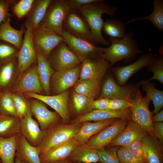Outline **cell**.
<instances>
[{
    "label": "cell",
    "instance_id": "obj_58",
    "mask_svg": "<svg viewBox=\"0 0 163 163\" xmlns=\"http://www.w3.org/2000/svg\"></svg>",
    "mask_w": 163,
    "mask_h": 163
},
{
    "label": "cell",
    "instance_id": "obj_3",
    "mask_svg": "<svg viewBox=\"0 0 163 163\" xmlns=\"http://www.w3.org/2000/svg\"><path fill=\"white\" fill-rule=\"evenodd\" d=\"M131 113V119L144 129L148 134L155 136L152 113L149 106L151 100L145 95L143 97L138 88L128 101Z\"/></svg>",
    "mask_w": 163,
    "mask_h": 163
},
{
    "label": "cell",
    "instance_id": "obj_30",
    "mask_svg": "<svg viewBox=\"0 0 163 163\" xmlns=\"http://www.w3.org/2000/svg\"><path fill=\"white\" fill-rule=\"evenodd\" d=\"M18 135L0 137V159L2 163H15Z\"/></svg>",
    "mask_w": 163,
    "mask_h": 163
},
{
    "label": "cell",
    "instance_id": "obj_56",
    "mask_svg": "<svg viewBox=\"0 0 163 163\" xmlns=\"http://www.w3.org/2000/svg\"><path fill=\"white\" fill-rule=\"evenodd\" d=\"M0 163H1L0 159Z\"/></svg>",
    "mask_w": 163,
    "mask_h": 163
},
{
    "label": "cell",
    "instance_id": "obj_41",
    "mask_svg": "<svg viewBox=\"0 0 163 163\" xmlns=\"http://www.w3.org/2000/svg\"><path fill=\"white\" fill-rule=\"evenodd\" d=\"M111 146L106 149L104 148L97 150L101 163H120L117 155V146Z\"/></svg>",
    "mask_w": 163,
    "mask_h": 163
},
{
    "label": "cell",
    "instance_id": "obj_55",
    "mask_svg": "<svg viewBox=\"0 0 163 163\" xmlns=\"http://www.w3.org/2000/svg\"><path fill=\"white\" fill-rule=\"evenodd\" d=\"M2 115H3L1 113V112H0V117H1Z\"/></svg>",
    "mask_w": 163,
    "mask_h": 163
},
{
    "label": "cell",
    "instance_id": "obj_43",
    "mask_svg": "<svg viewBox=\"0 0 163 163\" xmlns=\"http://www.w3.org/2000/svg\"><path fill=\"white\" fill-rule=\"evenodd\" d=\"M142 139L135 140L124 146L126 147L136 158L145 163H147L146 153Z\"/></svg>",
    "mask_w": 163,
    "mask_h": 163
},
{
    "label": "cell",
    "instance_id": "obj_53",
    "mask_svg": "<svg viewBox=\"0 0 163 163\" xmlns=\"http://www.w3.org/2000/svg\"><path fill=\"white\" fill-rule=\"evenodd\" d=\"M46 163H71V161L68 158L60 161Z\"/></svg>",
    "mask_w": 163,
    "mask_h": 163
},
{
    "label": "cell",
    "instance_id": "obj_50",
    "mask_svg": "<svg viewBox=\"0 0 163 163\" xmlns=\"http://www.w3.org/2000/svg\"><path fill=\"white\" fill-rule=\"evenodd\" d=\"M155 136L162 144L163 142V123L153 122Z\"/></svg>",
    "mask_w": 163,
    "mask_h": 163
},
{
    "label": "cell",
    "instance_id": "obj_13",
    "mask_svg": "<svg viewBox=\"0 0 163 163\" xmlns=\"http://www.w3.org/2000/svg\"><path fill=\"white\" fill-rule=\"evenodd\" d=\"M129 120L117 119L112 124L103 129L89 140L85 145L98 150L109 145L123 130Z\"/></svg>",
    "mask_w": 163,
    "mask_h": 163
},
{
    "label": "cell",
    "instance_id": "obj_47",
    "mask_svg": "<svg viewBox=\"0 0 163 163\" xmlns=\"http://www.w3.org/2000/svg\"><path fill=\"white\" fill-rule=\"evenodd\" d=\"M13 1L0 0V26L5 22L11 14L9 13V8Z\"/></svg>",
    "mask_w": 163,
    "mask_h": 163
},
{
    "label": "cell",
    "instance_id": "obj_38",
    "mask_svg": "<svg viewBox=\"0 0 163 163\" xmlns=\"http://www.w3.org/2000/svg\"><path fill=\"white\" fill-rule=\"evenodd\" d=\"M0 112L3 115L18 117L11 93L9 91L0 92Z\"/></svg>",
    "mask_w": 163,
    "mask_h": 163
},
{
    "label": "cell",
    "instance_id": "obj_9",
    "mask_svg": "<svg viewBox=\"0 0 163 163\" xmlns=\"http://www.w3.org/2000/svg\"><path fill=\"white\" fill-rule=\"evenodd\" d=\"M62 28L64 31L73 36L93 43L88 23L78 10L70 9L64 20Z\"/></svg>",
    "mask_w": 163,
    "mask_h": 163
},
{
    "label": "cell",
    "instance_id": "obj_21",
    "mask_svg": "<svg viewBox=\"0 0 163 163\" xmlns=\"http://www.w3.org/2000/svg\"><path fill=\"white\" fill-rule=\"evenodd\" d=\"M113 118L131 119L130 110L129 109L119 111L93 110L80 116L77 119L76 123L91 121H100Z\"/></svg>",
    "mask_w": 163,
    "mask_h": 163
},
{
    "label": "cell",
    "instance_id": "obj_23",
    "mask_svg": "<svg viewBox=\"0 0 163 163\" xmlns=\"http://www.w3.org/2000/svg\"><path fill=\"white\" fill-rule=\"evenodd\" d=\"M37 55V71L43 92L46 95L50 94V78L55 71L51 66L48 58L35 47Z\"/></svg>",
    "mask_w": 163,
    "mask_h": 163
},
{
    "label": "cell",
    "instance_id": "obj_48",
    "mask_svg": "<svg viewBox=\"0 0 163 163\" xmlns=\"http://www.w3.org/2000/svg\"><path fill=\"white\" fill-rule=\"evenodd\" d=\"M98 0H66V1L70 9L78 10L83 6L97 2Z\"/></svg>",
    "mask_w": 163,
    "mask_h": 163
},
{
    "label": "cell",
    "instance_id": "obj_7",
    "mask_svg": "<svg viewBox=\"0 0 163 163\" xmlns=\"http://www.w3.org/2000/svg\"><path fill=\"white\" fill-rule=\"evenodd\" d=\"M69 49L82 63L88 58L102 57L103 53L101 47L87 40L75 37L64 31L62 34Z\"/></svg>",
    "mask_w": 163,
    "mask_h": 163
},
{
    "label": "cell",
    "instance_id": "obj_1",
    "mask_svg": "<svg viewBox=\"0 0 163 163\" xmlns=\"http://www.w3.org/2000/svg\"><path fill=\"white\" fill-rule=\"evenodd\" d=\"M104 0H99L92 4L86 5L78 10L83 15L87 21L93 39L96 45L101 44L109 46L110 42L105 39L102 33L104 21L102 16L107 14L110 16L116 15L117 8L104 3Z\"/></svg>",
    "mask_w": 163,
    "mask_h": 163
},
{
    "label": "cell",
    "instance_id": "obj_6",
    "mask_svg": "<svg viewBox=\"0 0 163 163\" xmlns=\"http://www.w3.org/2000/svg\"><path fill=\"white\" fill-rule=\"evenodd\" d=\"M103 79L98 99H123L128 101L132 94L139 88V86L137 84L135 85L131 84L124 86L119 85L114 78L110 69Z\"/></svg>",
    "mask_w": 163,
    "mask_h": 163
},
{
    "label": "cell",
    "instance_id": "obj_18",
    "mask_svg": "<svg viewBox=\"0 0 163 163\" xmlns=\"http://www.w3.org/2000/svg\"><path fill=\"white\" fill-rule=\"evenodd\" d=\"M32 116L29 114L21 120L20 134L30 145L37 147L43 140L46 131L41 129Z\"/></svg>",
    "mask_w": 163,
    "mask_h": 163
},
{
    "label": "cell",
    "instance_id": "obj_34",
    "mask_svg": "<svg viewBox=\"0 0 163 163\" xmlns=\"http://www.w3.org/2000/svg\"><path fill=\"white\" fill-rule=\"evenodd\" d=\"M125 28V24L121 21L110 18L106 19L104 21L102 30L105 35L111 37L121 38L126 34Z\"/></svg>",
    "mask_w": 163,
    "mask_h": 163
},
{
    "label": "cell",
    "instance_id": "obj_10",
    "mask_svg": "<svg viewBox=\"0 0 163 163\" xmlns=\"http://www.w3.org/2000/svg\"><path fill=\"white\" fill-rule=\"evenodd\" d=\"M22 45L18 54V69L20 73L24 72L37 61V55L34 43L33 30L27 21Z\"/></svg>",
    "mask_w": 163,
    "mask_h": 163
},
{
    "label": "cell",
    "instance_id": "obj_20",
    "mask_svg": "<svg viewBox=\"0 0 163 163\" xmlns=\"http://www.w3.org/2000/svg\"><path fill=\"white\" fill-rule=\"evenodd\" d=\"M148 134L131 119L123 130L109 145L112 146H126L137 139H142Z\"/></svg>",
    "mask_w": 163,
    "mask_h": 163
},
{
    "label": "cell",
    "instance_id": "obj_31",
    "mask_svg": "<svg viewBox=\"0 0 163 163\" xmlns=\"http://www.w3.org/2000/svg\"><path fill=\"white\" fill-rule=\"evenodd\" d=\"M71 160L81 163H96L100 161L97 150L85 145L78 146L71 155Z\"/></svg>",
    "mask_w": 163,
    "mask_h": 163
},
{
    "label": "cell",
    "instance_id": "obj_22",
    "mask_svg": "<svg viewBox=\"0 0 163 163\" xmlns=\"http://www.w3.org/2000/svg\"><path fill=\"white\" fill-rule=\"evenodd\" d=\"M118 119V118H117ZM113 118L94 122H86L80 128L74 138L80 144H85L91 136L113 123L117 119Z\"/></svg>",
    "mask_w": 163,
    "mask_h": 163
},
{
    "label": "cell",
    "instance_id": "obj_33",
    "mask_svg": "<svg viewBox=\"0 0 163 163\" xmlns=\"http://www.w3.org/2000/svg\"><path fill=\"white\" fill-rule=\"evenodd\" d=\"M154 10L149 15L140 18H133L126 24L139 20H146L151 22L153 25L160 31L163 30V1L154 0Z\"/></svg>",
    "mask_w": 163,
    "mask_h": 163
},
{
    "label": "cell",
    "instance_id": "obj_36",
    "mask_svg": "<svg viewBox=\"0 0 163 163\" xmlns=\"http://www.w3.org/2000/svg\"><path fill=\"white\" fill-rule=\"evenodd\" d=\"M70 98L73 108L76 112H85L86 113L93 110L92 104L94 100L72 90L71 91Z\"/></svg>",
    "mask_w": 163,
    "mask_h": 163
},
{
    "label": "cell",
    "instance_id": "obj_2",
    "mask_svg": "<svg viewBox=\"0 0 163 163\" xmlns=\"http://www.w3.org/2000/svg\"><path fill=\"white\" fill-rule=\"evenodd\" d=\"M108 40L110 45L107 47L101 48L103 53L102 56L109 62L110 68L120 61L129 63L134 60L137 54L142 52L132 32L126 34L122 38L110 37Z\"/></svg>",
    "mask_w": 163,
    "mask_h": 163
},
{
    "label": "cell",
    "instance_id": "obj_32",
    "mask_svg": "<svg viewBox=\"0 0 163 163\" xmlns=\"http://www.w3.org/2000/svg\"><path fill=\"white\" fill-rule=\"evenodd\" d=\"M20 124L18 117L2 115L0 117V137L8 138L20 134Z\"/></svg>",
    "mask_w": 163,
    "mask_h": 163
},
{
    "label": "cell",
    "instance_id": "obj_52",
    "mask_svg": "<svg viewBox=\"0 0 163 163\" xmlns=\"http://www.w3.org/2000/svg\"><path fill=\"white\" fill-rule=\"evenodd\" d=\"M15 163H23L22 158L16 152L15 158Z\"/></svg>",
    "mask_w": 163,
    "mask_h": 163
},
{
    "label": "cell",
    "instance_id": "obj_8",
    "mask_svg": "<svg viewBox=\"0 0 163 163\" xmlns=\"http://www.w3.org/2000/svg\"><path fill=\"white\" fill-rule=\"evenodd\" d=\"M160 57L156 54H144L129 65L112 67L110 69L115 76L117 83L121 86H124L134 74L142 68L152 64Z\"/></svg>",
    "mask_w": 163,
    "mask_h": 163
},
{
    "label": "cell",
    "instance_id": "obj_37",
    "mask_svg": "<svg viewBox=\"0 0 163 163\" xmlns=\"http://www.w3.org/2000/svg\"><path fill=\"white\" fill-rule=\"evenodd\" d=\"M14 63L11 59L0 65V91H7L12 77Z\"/></svg>",
    "mask_w": 163,
    "mask_h": 163
},
{
    "label": "cell",
    "instance_id": "obj_25",
    "mask_svg": "<svg viewBox=\"0 0 163 163\" xmlns=\"http://www.w3.org/2000/svg\"><path fill=\"white\" fill-rule=\"evenodd\" d=\"M10 17L8 18L0 26V40L8 43L20 49L22 45L23 35L25 29L17 30L10 24Z\"/></svg>",
    "mask_w": 163,
    "mask_h": 163
},
{
    "label": "cell",
    "instance_id": "obj_44",
    "mask_svg": "<svg viewBox=\"0 0 163 163\" xmlns=\"http://www.w3.org/2000/svg\"><path fill=\"white\" fill-rule=\"evenodd\" d=\"M35 0H21L13 7V11L19 18L27 15L30 11Z\"/></svg>",
    "mask_w": 163,
    "mask_h": 163
},
{
    "label": "cell",
    "instance_id": "obj_26",
    "mask_svg": "<svg viewBox=\"0 0 163 163\" xmlns=\"http://www.w3.org/2000/svg\"><path fill=\"white\" fill-rule=\"evenodd\" d=\"M142 141L146 153L147 163H161L162 144L157 138L147 134Z\"/></svg>",
    "mask_w": 163,
    "mask_h": 163
},
{
    "label": "cell",
    "instance_id": "obj_39",
    "mask_svg": "<svg viewBox=\"0 0 163 163\" xmlns=\"http://www.w3.org/2000/svg\"><path fill=\"white\" fill-rule=\"evenodd\" d=\"M18 117L21 120L27 115H33L30 109V104L24 96L20 93H11Z\"/></svg>",
    "mask_w": 163,
    "mask_h": 163
},
{
    "label": "cell",
    "instance_id": "obj_24",
    "mask_svg": "<svg viewBox=\"0 0 163 163\" xmlns=\"http://www.w3.org/2000/svg\"><path fill=\"white\" fill-rule=\"evenodd\" d=\"M79 144L74 137L47 153L40 156L42 163L62 160L68 158Z\"/></svg>",
    "mask_w": 163,
    "mask_h": 163
},
{
    "label": "cell",
    "instance_id": "obj_49",
    "mask_svg": "<svg viewBox=\"0 0 163 163\" xmlns=\"http://www.w3.org/2000/svg\"><path fill=\"white\" fill-rule=\"evenodd\" d=\"M110 99L103 98L94 100L92 104L93 109L99 110H107L108 104Z\"/></svg>",
    "mask_w": 163,
    "mask_h": 163
},
{
    "label": "cell",
    "instance_id": "obj_40",
    "mask_svg": "<svg viewBox=\"0 0 163 163\" xmlns=\"http://www.w3.org/2000/svg\"><path fill=\"white\" fill-rule=\"evenodd\" d=\"M148 71L152 72L153 75L152 77L147 80H143L138 83L140 86L144 82H150L151 80H156L161 84H163V57L160 56L153 64L147 67Z\"/></svg>",
    "mask_w": 163,
    "mask_h": 163
},
{
    "label": "cell",
    "instance_id": "obj_5",
    "mask_svg": "<svg viewBox=\"0 0 163 163\" xmlns=\"http://www.w3.org/2000/svg\"><path fill=\"white\" fill-rule=\"evenodd\" d=\"M70 9L66 0H52L40 24L62 36V24Z\"/></svg>",
    "mask_w": 163,
    "mask_h": 163
},
{
    "label": "cell",
    "instance_id": "obj_54",
    "mask_svg": "<svg viewBox=\"0 0 163 163\" xmlns=\"http://www.w3.org/2000/svg\"><path fill=\"white\" fill-rule=\"evenodd\" d=\"M23 160V163H27V162H26L25 161H24V160Z\"/></svg>",
    "mask_w": 163,
    "mask_h": 163
},
{
    "label": "cell",
    "instance_id": "obj_19",
    "mask_svg": "<svg viewBox=\"0 0 163 163\" xmlns=\"http://www.w3.org/2000/svg\"><path fill=\"white\" fill-rule=\"evenodd\" d=\"M30 106L31 112L42 130L46 131L57 121L56 113L49 110L42 102L34 100L30 103Z\"/></svg>",
    "mask_w": 163,
    "mask_h": 163
},
{
    "label": "cell",
    "instance_id": "obj_17",
    "mask_svg": "<svg viewBox=\"0 0 163 163\" xmlns=\"http://www.w3.org/2000/svg\"><path fill=\"white\" fill-rule=\"evenodd\" d=\"M25 93L27 96L39 100L49 106L56 111L63 121L68 119V103L69 95L68 91L52 96L44 95L31 92Z\"/></svg>",
    "mask_w": 163,
    "mask_h": 163
},
{
    "label": "cell",
    "instance_id": "obj_12",
    "mask_svg": "<svg viewBox=\"0 0 163 163\" xmlns=\"http://www.w3.org/2000/svg\"><path fill=\"white\" fill-rule=\"evenodd\" d=\"M48 59L55 71L74 68L81 64L77 56L69 48L65 40L52 51Z\"/></svg>",
    "mask_w": 163,
    "mask_h": 163
},
{
    "label": "cell",
    "instance_id": "obj_14",
    "mask_svg": "<svg viewBox=\"0 0 163 163\" xmlns=\"http://www.w3.org/2000/svg\"><path fill=\"white\" fill-rule=\"evenodd\" d=\"M33 37L35 47L47 58L52 51L64 41L62 36L40 24L33 30Z\"/></svg>",
    "mask_w": 163,
    "mask_h": 163
},
{
    "label": "cell",
    "instance_id": "obj_29",
    "mask_svg": "<svg viewBox=\"0 0 163 163\" xmlns=\"http://www.w3.org/2000/svg\"><path fill=\"white\" fill-rule=\"evenodd\" d=\"M52 0H35L27 14V21L33 30L40 25Z\"/></svg>",
    "mask_w": 163,
    "mask_h": 163
},
{
    "label": "cell",
    "instance_id": "obj_28",
    "mask_svg": "<svg viewBox=\"0 0 163 163\" xmlns=\"http://www.w3.org/2000/svg\"><path fill=\"white\" fill-rule=\"evenodd\" d=\"M102 80H78L72 87L75 92L84 95L92 99L98 98Z\"/></svg>",
    "mask_w": 163,
    "mask_h": 163
},
{
    "label": "cell",
    "instance_id": "obj_51",
    "mask_svg": "<svg viewBox=\"0 0 163 163\" xmlns=\"http://www.w3.org/2000/svg\"><path fill=\"white\" fill-rule=\"evenodd\" d=\"M152 121L153 122H162L163 121V110H160L152 117Z\"/></svg>",
    "mask_w": 163,
    "mask_h": 163
},
{
    "label": "cell",
    "instance_id": "obj_11",
    "mask_svg": "<svg viewBox=\"0 0 163 163\" xmlns=\"http://www.w3.org/2000/svg\"><path fill=\"white\" fill-rule=\"evenodd\" d=\"M81 64L73 68L55 71L50 82V91L54 95L61 94L73 87L79 80Z\"/></svg>",
    "mask_w": 163,
    "mask_h": 163
},
{
    "label": "cell",
    "instance_id": "obj_35",
    "mask_svg": "<svg viewBox=\"0 0 163 163\" xmlns=\"http://www.w3.org/2000/svg\"><path fill=\"white\" fill-rule=\"evenodd\" d=\"M146 95L152 101L154 106L153 113H156L163 106V91L157 89L152 82H144L141 84Z\"/></svg>",
    "mask_w": 163,
    "mask_h": 163
},
{
    "label": "cell",
    "instance_id": "obj_46",
    "mask_svg": "<svg viewBox=\"0 0 163 163\" xmlns=\"http://www.w3.org/2000/svg\"><path fill=\"white\" fill-rule=\"evenodd\" d=\"M129 109L128 101L123 99L110 100L107 107V110L119 111Z\"/></svg>",
    "mask_w": 163,
    "mask_h": 163
},
{
    "label": "cell",
    "instance_id": "obj_16",
    "mask_svg": "<svg viewBox=\"0 0 163 163\" xmlns=\"http://www.w3.org/2000/svg\"><path fill=\"white\" fill-rule=\"evenodd\" d=\"M110 69L109 62L102 57L86 59L81 63L79 80H102Z\"/></svg>",
    "mask_w": 163,
    "mask_h": 163
},
{
    "label": "cell",
    "instance_id": "obj_27",
    "mask_svg": "<svg viewBox=\"0 0 163 163\" xmlns=\"http://www.w3.org/2000/svg\"><path fill=\"white\" fill-rule=\"evenodd\" d=\"M16 153L27 163H42L36 147L30 145L21 134L18 136Z\"/></svg>",
    "mask_w": 163,
    "mask_h": 163
},
{
    "label": "cell",
    "instance_id": "obj_57",
    "mask_svg": "<svg viewBox=\"0 0 163 163\" xmlns=\"http://www.w3.org/2000/svg\"><path fill=\"white\" fill-rule=\"evenodd\" d=\"M0 92H1L0 91Z\"/></svg>",
    "mask_w": 163,
    "mask_h": 163
},
{
    "label": "cell",
    "instance_id": "obj_4",
    "mask_svg": "<svg viewBox=\"0 0 163 163\" xmlns=\"http://www.w3.org/2000/svg\"><path fill=\"white\" fill-rule=\"evenodd\" d=\"M77 123L53 126L46 131L40 144L36 147L40 156L64 144L74 138L79 129Z\"/></svg>",
    "mask_w": 163,
    "mask_h": 163
},
{
    "label": "cell",
    "instance_id": "obj_59",
    "mask_svg": "<svg viewBox=\"0 0 163 163\" xmlns=\"http://www.w3.org/2000/svg\"></svg>",
    "mask_w": 163,
    "mask_h": 163
},
{
    "label": "cell",
    "instance_id": "obj_45",
    "mask_svg": "<svg viewBox=\"0 0 163 163\" xmlns=\"http://www.w3.org/2000/svg\"><path fill=\"white\" fill-rule=\"evenodd\" d=\"M120 163H145L135 157L125 146H121L117 150Z\"/></svg>",
    "mask_w": 163,
    "mask_h": 163
},
{
    "label": "cell",
    "instance_id": "obj_42",
    "mask_svg": "<svg viewBox=\"0 0 163 163\" xmlns=\"http://www.w3.org/2000/svg\"><path fill=\"white\" fill-rule=\"evenodd\" d=\"M19 50L8 43L0 40V65L11 59L15 54H18Z\"/></svg>",
    "mask_w": 163,
    "mask_h": 163
},
{
    "label": "cell",
    "instance_id": "obj_15",
    "mask_svg": "<svg viewBox=\"0 0 163 163\" xmlns=\"http://www.w3.org/2000/svg\"><path fill=\"white\" fill-rule=\"evenodd\" d=\"M11 91L20 93L31 92L43 95L44 92L38 75L37 65L29 67L22 73Z\"/></svg>",
    "mask_w": 163,
    "mask_h": 163
}]
</instances>
